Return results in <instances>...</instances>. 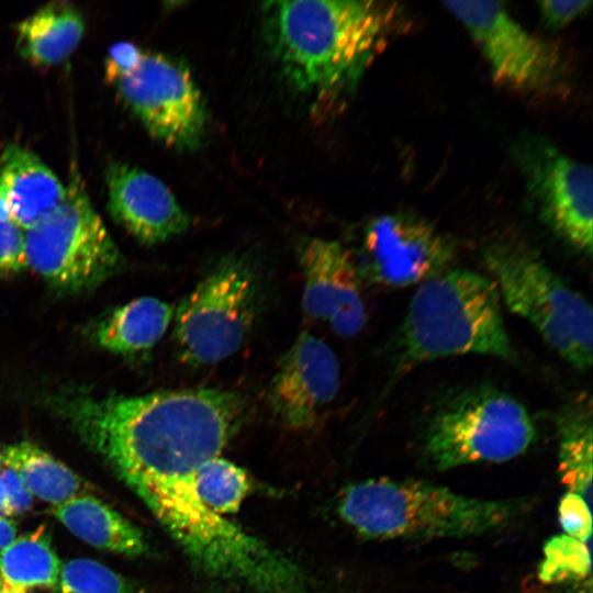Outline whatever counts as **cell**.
<instances>
[{"label": "cell", "mask_w": 593, "mask_h": 593, "mask_svg": "<svg viewBox=\"0 0 593 593\" xmlns=\"http://www.w3.org/2000/svg\"><path fill=\"white\" fill-rule=\"evenodd\" d=\"M391 3L294 0L264 3V32L286 82L313 102L350 92L384 45Z\"/></svg>", "instance_id": "cell-2"}, {"label": "cell", "mask_w": 593, "mask_h": 593, "mask_svg": "<svg viewBox=\"0 0 593 593\" xmlns=\"http://www.w3.org/2000/svg\"><path fill=\"white\" fill-rule=\"evenodd\" d=\"M340 369L334 350L323 339L301 333L272 378L269 401L272 412L288 427L307 428L334 401Z\"/></svg>", "instance_id": "cell-14"}, {"label": "cell", "mask_w": 593, "mask_h": 593, "mask_svg": "<svg viewBox=\"0 0 593 593\" xmlns=\"http://www.w3.org/2000/svg\"><path fill=\"white\" fill-rule=\"evenodd\" d=\"M174 315L169 303L142 296L103 317L94 327L93 339L101 348L115 354L148 350L164 336Z\"/></svg>", "instance_id": "cell-19"}, {"label": "cell", "mask_w": 593, "mask_h": 593, "mask_svg": "<svg viewBox=\"0 0 593 593\" xmlns=\"http://www.w3.org/2000/svg\"><path fill=\"white\" fill-rule=\"evenodd\" d=\"M559 471L570 492L590 497L592 483V404L581 394L559 412Z\"/></svg>", "instance_id": "cell-21"}, {"label": "cell", "mask_w": 593, "mask_h": 593, "mask_svg": "<svg viewBox=\"0 0 593 593\" xmlns=\"http://www.w3.org/2000/svg\"><path fill=\"white\" fill-rule=\"evenodd\" d=\"M142 49L128 42L112 45L105 58V78L109 82L128 70L137 60Z\"/></svg>", "instance_id": "cell-30"}, {"label": "cell", "mask_w": 593, "mask_h": 593, "mask_svg": "<svg viewBox=\"0 0 593 593\" xmlns=\"http://www.w3.org/2000/svg\"><path fill=\"white\" fill-rule=\"evenodd\" d=\"M248 489L249 480L245 471L221 457L208 461L197 475L201 501L220 516L236 512Z\"/></svg>", "instance_id": "cell-23"}, {"label": "cell", "mask_w": 593, "mask_h": 593, "mask_svg": "<svg viewBox=\"0 0 593 593\" xmlns=\"http://www.w3.org/2000/svg\"><path fill=\"white\" fill-rule=\"evenodd\" d=\"M366 276L384 288L422 284L452 269V242L435 226L409 213L383 214L363 232Z\"/></svg>", "instance_id": "cell-12"}, {"label": "cell", "mask_w": 593, "mask_h": 593, "mask_svg": "<svg viewBox=\"0 0 593 593\" xmlns=\"http://www.w3.org/2000/svg\"><path fill=\"white\" fill-rule=\"evenodd\" d=\"M57 175L32 150L8 145L0 156V219L26 231L65 199Z\"/></svg>", "instance_id": "cell-16"}, {"label": "cell", "mask_w": 593, "mask_h": 593, "mask_svg": "<svg viewBox=\"0 0 593 593\" xmlns=\"http://www.w3.org/2000/svg\"><path fill=\"white\" fill-rule=\"evenodd\" d=\"M485 57L495 82L519 91L548 88L559 74L555 48L529 33L495 1H447Z\"/></svg>", "instance_id": "cell-11"}, {"label": "cell", "mask_w": 593, "mask_h": 593, "mask_svg": "<svg viewBox=\"0 0 593 593\" xmlns=\"http://www.w3.org/2000/svg\"><path fill=\"white\" fill-rule=\"evenodd\" d=\"M514 154L542 221L568 244L591 255V167L536 137L518 141Z\"/></svg>", "instance_id": "cell-10"}, {"label": "cell", "mask_w": 593, "mask_h": 593, "mask_svg": "<svg viewBox=\"0 0 593 593\" xmlns=\"http://www.w3.org/2000/svg\"><path fill=\"white\" fill-rule=\"evenodd\" d=\"M53 514L69 532L92 547L127 556L146 551L142 532L92 495L81 494L55 505Z\"/></svg>", "instance_id": "cell-18"}, {"label": "cell", "mask_w": 593, "mask_h": 593, "mask_svg": "<svg viewBox=\"0 0 593 593\" xmlns=\"http://www.w3.org/2000/svg\"><path fill=\"white\" fill-rule=\"evenodd\" d=\"M3 463L18 472L33 496L53 506L85 494L83 481L66 465L33 443L22 441L5 448Z\"/></svg>", "instance_id": "cell-22"}, {"label": "cell", "mask_w": 593, "mask_h": 593, "mask_svg": "<svg viewBox=\"0 0 593 593\" xmlns=\"http://www.w3.org/2000/svg\"><path fill=\"white\" fill-rule=\"evenodd\" d=\"M545 559L539 578L547 583L577 581L591 570V556L585 542L566 534L552 537L544 548Z\"/></svg>", "instance_id": "cell-24"}, {"label": "cell", "mask_w": 593, "mask_h": 593, "mask_svg": "<svg viewBox=\"0 0 593 593\" xmlns=\"http://www.w3.org/2000/svg\"><path fill=\"white\" fill-rule=\"evenodd\" d=\"M482 259L507 307L526 318L571 366L588 371L593 345L589 301L517 237L489 242Z\"/></svg>", "instance_id": "cell-5"}, {"label": "cell", "mask_w": 593, "mask_h": 593, "mask_svg": "<svg viewBox=\"0 0 593 593\" xmlns=\"http://www.w3.org/2000/svg\"><path fill=\"white\" fill-rule=\"evenodd\" d=\"M58 585L59 593H132L121 575L86 558L61 564Z\"/></svg>", "instance_id": "cell-25"}, {"label": "cell", "mask_w": 593, "mask_h": 593, "mask_svg": "<svg viewBox=\"0 0 593 593\" xmlns=\"http://www.w3.org/2000/svg\"><path fill=\"white\" fill-rule=\"evenodd\" d=\"M536 438L526 407L491 387L466 389L443 403L426 427L424 450L438 470L503 462L524 454Z\"/></svg>", "instance_id": "cell-6"}, {"label": "cell", "mask_w": 593, "mask_h": 593, "mask_svg": "<svg viewBox=\"0 0 593 593\" xmlns=\"http://www.w3.org/2000/svg\"><path fill=\"white\" fill-rule=\"evenodd\" d=\"M11 515H12V512L9 505L5 488L0 478V517H9Z\"/></svg>", "instance_id": "cell-32"}, {"label": "cell", "mask_w": 593, "mask_h": 593, "mask_svg": "<svg viewBox=\"0 0 593 593\" xmlns=\"http://www.w3.org/2000/svg\"><path fill=\"white\" fill-rule=\"evenodd\" d=\"M303 275L302 307L313 320L327 323L339 336L358 335L367 313L359 269L338 242L311 238L299 251Z\"/></svg>", "instance_id": "cell-13"}, {"label": "cell", "mask_w": 593, "mask_h": 593, "mask_svg": "<svg viewBox=\"0 0 593 593\" xmlns=\"http://www.w3.org/2000/svg\"><path fill=\"white\" fill-rule=\"evenodd\" d=\"M2 465H3V452L0 449V469H1Z\"/></svg>", "instance_id": "cell-33"}, {"label": "cell", "mask_w": 593, "mask_h": 593, "mask_svg": "<svg viewBox=\"0 0 593 593\" xmlns=\"http://www.w3.org/2000/svg\"><path fill=\"white\" fill-rule=\"evenodd\" d=\"M110 83L155 139L179 150L195 149L203 142L205 102L179 59L142 49L135 64Z\"/></svg>", "instance_id": "cell-9"}, {"label": "cell", "mask_w": 593, "mask_h": 593, "mask_svg": "<svg viewBox=\"0 0 593 593\" xmlns=\"http://www.w3.org/2000/svg\"><path fill=\"white\" fill-rule=\"evenodd\" d=\"M559 523L564 534L585 542L592 534V516L585 499L578 493L567 492L559 502Z\"/></svg>", "instance_id": "cell-27"}, {"label": "cell", "mask_w": 593, "mask_h": 593, "mask_svg": "<svg viewBox=\"0 0 593 593\" xmlns=\"http://www.w3.org/2000/svg\"><path fill=\"white\" fill-rule=\"evenodd\" d=\"M523 501L482 500L419 480L370 479L349 486L340 516L359 533L389 539L463 538L516 521Z\"/></svg>", "instance_id": "cell-4"}, {"label": "cell", "mask_w": 593, "mask_h": 593, "mask_svg": "<svg viewBox=\"0 0 593 593\" xmlns=\"http://www.w3.org/2000/svg\"><path fill=\"white\" fill-rule=\"evenodd\" d=\"M18 527L14 521L0 517V553L16 538Z\"/></svg>", "instance_id": "cell-31"}, {"label": "cell", "mask_w": 593, "mask_h": 593, "mask_svg": "<svg viewBox=\"0 0 593 593\" xmlns=\"http://www.w3.org/2000/svg\"><path fill=\"white\" fill-rule=\"evenodd\" d=\"M0 593H8V592L0 585Z\"/></svg>", "instance_id": "cell-34"}, {"label": "cell", "mask_w": 593, "mask_h": 593, "mask_svg": "<svg viewBox=\"0 0 593 593\" xmlns=\"http://www.w3.org/2000/svg\"><path fill=\"white\" fill-rule=\"evenodd\" d=\"M258 281L242 259L220 262L175 310V342L191 366L217 363L234 355L254 324Z\"/></svg>", "instance_id": "cell-8"}, {"label": "cell", "mask_w": 593, "mask_h": 593, "mask_svg": "<svg viewBox=\"0 0 593 593\" xmlns=\"http://www.w3.org/2000/svg\"><path fill=\"white\" fill-rule=\"evenodd\" d=\"M466 354L516 360L495 283L471 270L450 269L413 294L396 340V370Z\"/></svg>", "instance_id": "cell-3"}, {"label": "cell", "mask_w": 593, "mask_h": 593, "mask_svg": "<svg viewBox=\"0 0 593 593\" xmlns=\"http://www.w3.org/2000/svg\"><path fill=\"white\" fill-rule=\"evenodd\" d=\"M85 33L81 11L71 2L54 1L37 9L16 25L19 55L36 66L67 59Z\"/></svg>", "instance_id": "cell-17"}, {"label": "cell", "mask_w": 593, "mask_h": 593, "mask_svg": "<svg viewBox=\"0 0 593 593\" xmlns=\"http://www.w3.org/2000/svg\"><path fill=\"white\" fill-rule=\"evenodd\" d=\"M0 478L5 488L12 515L27 512L33 504V495L23 483L18 472L8 465H2Z\"/></svg>", "instance_id": "cell-29"}, {"label": "cell", "mask_w": 593, "mask_h": 593, "mask_svg": "<svg viewBox=\"0 0 593 593\" xmlns=\"http://www.w3.org/2000/svg\"><path fill=\"white\" fill-rule=\"evenodd\" d=\"M105 184L113 220L141 243L159 244L188 230V214L156 176L114 161L107 169Z\"/></svg>", "instance_id": "cell-15"}, {"label": "cell", "mask_w": 593, "mask_h": 593, "mask_svg": "<svg viewBox=\"0 0 593 593\" xmlns=\"http://www.w3.org/2000/svg\"><path fill=\"white\" fill-rule=\"evenodd\" d=\"M55 411L156 516L188 517L202 502L197 475L238 428L242 396L220 389L58 395Z\"/></svg>", "instance_id": "cell-1"}, {"label": "cell", "mask_w": 593, "mask_h": 593, "mask_svg": "<svg viewBox=\"0 0 593 593\" xmlns=\"http://www.w3.org/2000/svg\"><path fill=\"white\" fill-rule=\"evenodd\" d=\"M27 268L25 231L0 219V277H12Z\"/></svg>", "instance_id": "cell-26"}, {"label": "cell", "mask_w": 593, "mask_h": 593, "mask_svg": "<svg viewBox=\"0 0 593 593\" xmlns=\"http://www.w3.org/2000/svg\"><path fill=\"white\" fill-rule=\"evenodd\" d=\"M29 267L65 292L89 290L118 271L120 250L74 170L65 199L25 231Z\"/></svg>", "instance_id": "cell-7"}, {"label": "cell", "mask_w": 593, "mask_h": 593, "mask_svg": "<svg viewBox=\"0 0 593 593\" xmlns=\"http://www.w3.org/2000/svg\"><path fill=\"white\" fill-rule=\"evenodd\" d=\"M61 563L41 526L16 537L0 553V585L8 593H31L58 585Z\"/></svg>", "instance_id": "cell-20"}, {"label": "cell", "mask_w": 593, "mask_h": 593, "mask_svg": "<svg viewBox=\"0 0 593 593\" xmlns=\"http://www.w3.org/2000/svg\"><path fill=\"white\" fill-rule=\"evenodd\" d=\"M542 23L550 30H560L585 14L590 0H544L538 3Z\"/></svg>", "instance_id": "cell-28"}]
</instances>
